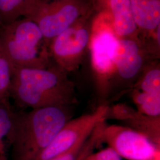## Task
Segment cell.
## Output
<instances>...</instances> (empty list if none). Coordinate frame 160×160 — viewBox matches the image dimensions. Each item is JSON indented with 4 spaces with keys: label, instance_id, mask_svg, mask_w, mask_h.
I'll return each mask as SVG.
<instances>
[{
    "label": "cell",
    "instance_id": "d6986e66",
    "mask_svg": "<svg viewBox=\"0 0 160 160\" xmlns=\"http://www.w3.org/2000/svg\"><path fill=\"white\" fill-rule=\"evenodd\" d=\"M82 160H122V158L113 149L109 147L96 153H92Z\"/></svg>",
    "mask_w": 160,
    "mask_h": 160
},
{
    "label": "cell",
    "instance_id": "5b68a950",
    "mask_svg": "<svg viewBox=\"0 0 160 160\" xmlns=\"http://www.w3.org/2000/svg\"><path fill=\"white\" fill-rule=\"evenodd\" d=\"M97 12L81 19L51 40L52 59L66 72L78 68L91 39L93 22Z\"/></svg>",
    "mask_w": 160,
    "mask_h": 160
},
{
    "label": "cell",
    "instance_id": "2e32d148",
    "mask_svg": "<svg viewBox=\"0 0 160 160\" xmlns=\"http://www.w3.org/2000/svg\"><path fill=\"white\" fill-rule=\"evenodd\" d=\"M133 100L138 107V111L153 118H160V94L140 90L134 92Z\"/></svg>",
    "mask_w": 160,
    "mask_h": 160
},
{
    "label": "cell",
    "instance_id": "5bb4252c",
    "mask_svg": "<svg viewBox=\"0 0 160 160\" xmlns=\"http://www.w3.org/2000/svg\"><path fill=\"white\" fill-rule=\"evenodd\" d=\"M14 113L9 102H0V160H8Z\"/></svg>",
    "mask_w": 160,
    "mask_h": 160
},
{
    "label": "cell",
    "instance_id": "6da1fadb",
    "mask_svg": "<svg viewBox=\"0 0 160 160\" xmlns=\"http://www.w3.org/2000/svg\"><path fill=\"white\" fill-rule=\"evenodd\" d=\"M32 109L67 106L76 100L72 82L55 63L45 68L12 67L10 96Z\"/></svg>",
    "mask_w": 160,
    "mask_h": 160
},
{
    "label": "cell",
    "instance_id": "4fadbf2b",
    "mask_svg": "<svg viewBox=\"0 0 160 160\" xmlns=\"http://www.w3.org/2000/svg\"><path fill=\"white\" fill-rule=\"evenodd\" d=\"M42 0H0V18L3 24L21 17L30 19Z\"/></svg>",
    "mask_w": 160,
    "mask_h": 160
},
{
    "label": "cell",
    "instance_id": "9c48e42d",
    "mask_svg": "<svg viewBox=\"0 0 160 160\" xmlns=\"http://www.w3.org/2000/svg\"><path fill=\"white\" fill-rule=\"evenodd\" d=\"M157 55L141 39H118L114 53L115 74L124 80L135 77L146 67L149 56Z\"/></svg>",
    "mask_w": 160,
    "mask_h": 160
},
{
    "label": "cell",
    "instance_id": "277c9868",
    "mask_svg": "<svg viewBox=\"0 0 160 160\" xmlns=\"http://www.w3.org/2000/svg\"><path fill=\"white\" fill-rule=\"evenodd\" d=\"M97 12L94 0H42L30 20L37 24L49 45L58 35Z\"/></svg>",
    "mask_w": 160,
    "mask_h": 160
},
{
    "label": "cell",
    "instance_id": "3957f363",
    "mask_svg": "<svg viewBox=\"0 0 160 160\" xmlns=\"http://www.w3.org/2000/svg\"><path fill=\"white\" fill-rule=\"evenodd\" d=\"M0 45L12 67L45 68L52 64L49 45L29 18L0 25Z\"/></svg>",
    "mask_w": 160,
    "mask_h": 160
},
{
    "label": "cell",
    "instance_id": "9a60e30c",
    "mask_svg": "<svg viewBox=\"0 0 160 160\" xmlns=\"http://www.w3.org/2000/svg\"><path fill=\"white\" fill-rule=\"evenodd\" d=\"M99 142H100V132L94 130L87 139L80 141L68 151L49 160H82L92 154L94 147Z\"/></svg>",
    "mask_w": 160,
    "mask_h": 160
},
{
    "label": "cell",
    "instance_id": "7a4b0ae2",
    "mask_svg": "<svg viewBox=\"0 0 160 160\" xmlns=\"http://www.w3.org/2000/svg\"><path fill=\"white\" fill-rule=\"evenodd\" d=\"M67 106H51L14 113L12 160H36L68 121Z\"/></svg>",
    "mask_w": 160,
    "mask_h": 160
},
{
    "label": "cell",
    "instance_id": "7c38bea8",
    "mask_svg": "<svg viewBox=\"0 0 160 160\" xmlns=\"http://www.w3.org/2000/svg\"><path fill=\"white\" fill-rule=\"evenodd\" d=\"M112 115L118 120L125 121L139 132L160 145V118H153L135 111L126 105H116L111 109L108 115Z\"/></svg>",
    "mask_w": 160,
    "mask_h": 160
},
{
    "label": "cell",
    "instance_id": "ba28073f",
    "mask_svg": "<svg viewBox=\"0 0 160 160\" xmlns=\"http://www.w3.org/2000/svg\"><path fill=\"white\" fill-rule=\"evenodd\" d=\"M109 106L102 105L93 112L69 120L36 160H49L87 139L94 129L108 119Z\"/></svg>",
    "mask_w": 160,
    "mask_h": 160
},
{
    "label": "cell",
    "instance_id": "e0dca14e",
    "mask_svg": "<svg viewBox=\"0 0 160 160\" xmlns=\"http://www.w3.org/2000/svg\"><path fill=\"white\" fill-rule=\"evenodd\" d=\"M12 67L0 45V102H8Z\"/></svg>",
    "mask_w": 160,
    "mask_h": 160
},
{
    "label": "cell",
    "instance_id": "30bf717a",
    "mask_svg": "<svg viewBox=\"0 0 160 160\" xmlns=\"http://www.w3.org/2000/svg\"><path fill=\"white\" fill-rule=\"evenodd\" d=\"M106 12L118 39H141L129 0H109Z\"/></svg>",
    "mask_w": 160,
    "mask_h": 160
},
{
    "label": "cell",
    "instance_id": "8992f818",
    "mask_svg": "<svg viewBox=\"0 0 160 160\" xmlns=\"http://www.w3.org/2000/svg\"><path fill=\"white\" fill-rule=\"evenodd\" d=\"M102 142L128 160H160V145L128 126L104 125Z\"/></svg>",
    "mask_w": 160,
    "mask_h": 160
},
{
    "label": "cell",
    "instance_id": "ac0fdd59",
    "mask_svg": "<svg viewBox=\"0 0 160 160\" xmlns=\"http://www.w3.org/2000/svg\"><path fill=\"white\" fill-rule=\"evenodd\" d=\"M143 70L138 84L140 91L160 94V64H149Z\"/></svg>",
    "mask_w": 160,
    "mask_h": 160
},
{
    "label": "cell",
    "instance_id": "44dd1931",
    "mask_svg": "<svg viewBox=\"0 0 160 160\" xmlns=\"http://www.w3.org/2000/svg\"><path fill=\"white\" fill-rule=\"evenodd\" d=\"M3 23L2 22V21H1V18H0V25H2Z\"/></svg>",
    "mask_w": 160,
    "mask_h": 160
},
{
    "label": "cell",
    "instance_id": "ffe728a7",
    "mask_svg": "<svg viewBox=\"0 0 160 160\" xmlns=\"http://www.w3.org/2000/svg\"><path fill=\"white\" fill-rule=\"evenodd\" d=\"M109 0H94L95 4L98 12H106Z\"/></svg>",
    "mask_w": 160,
    "mask_h": 160
},
{
    "label": "cell",
    "instance_id": "8fae6325",
    "mask_svg": "<svg viewBox=\"0 0 160 160\" xmlns=\"http://www.w3.org/2000/svg\"><path fill=\"white\" fill-rule=\"evenodd\" d=\"M142 40L155 39L160 26V0H129Z\"/></svg>",
    "mask_w": 160,
    "mask_h": 160
},
{
    "label": "cell",
    "instance_id": "52a82bcc",
    "mask_svg": "<svg viewBox=\"0 0 160 160\" xmlns=\"http://www.w3.org/2000/svg\"><path fill=\"white\" fill-rule=\"evenodd\" d=\"M118 39L112 29L108 12H97L88 48L92 67L100 82L106 83L115 74L114 53Z\"/></svg>",
    "mask_w": 160,
    "mask_h": 160
}]
</instances>
